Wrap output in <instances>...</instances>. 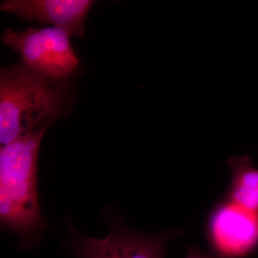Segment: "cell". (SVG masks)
Returning a JSON list of instances; mask_svg holds the SVG:
<instances>
[{"label": "cell", "instance_id": "8992f818", "mask_svg": "<svg viewBox=\"0 0 258 258\" xmlns=\"http://www.w3.org/2000/svg\"><path fill=\"white\" fill-rule=\"evenodd\" d=\"M93 3L91 0H10L1 3V10L26 20L54 24L71 35L83 37L85 20Z\"/></svg>", "mask_w": 258, "mask_h": 258}, {"label": "cell", "instance_id": "6da1fadb", "mask_svg": "<svg viewBox=\"0 0 258 258\" xmlns=\"http://www.w3.org/2000/svg\"><path fill=\"white\" fill-rule=\"evenodd\" d=\"M48 126L30 132L0 150V218L25 247L45 229L37 191L39 149Z\"/></svg>", "mask_w": 258, "mask_h": 258}, {"label": "cell", "instance_id": "ba28073f", "mask_svg": "<svg viewBox=\"0 0 258 258\" xmlns=\"http://www.w3.org/2000/svg\"><path fill=\"white\" fill-rule=\"evenodd\" d=\"M185 258H222L215 254H210L199 250L198 249L189 248L188 249Z\"/></svg>", "mask_w": 258, "mask_h": 258}, {"label": "cell", "instance_id": "277c9868", "mask_svg": "<svg viewBox=\"0 0 258 258\" xmlns=\"http://www.w3.org/2000/svg\"><path fill=\"white\" fill-rule=\"evenodd\" d=\"M208 234L214 254L222 258L241 257L258 242V212L226 200L212 212Z\"/></svg>", "mask_w": 258, "mask_h": 258}, {"label": "cell", "instance_id": "52a82bcc", "mask_svg": "<svg viewBox=\"0 0 258 258\" xmlns=\"http://www.w3.org/2000/svg\"><path fill=\"white\" fill-rule=\"evenodd\" d=\"M228 165L232 180L227 200L247 210L258 212V169L247 156L230 157Z\"/></svg>", "mask_w": 258, "mask_h": 258}, {"label": "cell", "instance_id": "5b68a950", "mask_svg": "<svg viewBox=\"0 0 258 258\" xmlns=\"http://www.w3.org/2000/svg\"><path fill=\"white\" fill-rule=\"evenodd\" d=\"M169 237L136 233L117 224L104 238L77 235L76 258H164Z\"/></svg>", "mask_w": 258, "mask_h": 258}, {"label": "cell", "instance_id": "3957f363", "mask_svg": "<svg viewBox=\"0 0 258 258\" xmlns=\"http://www.w3.org/2000/svg\"><path fill=\"white\" fill-rule=\"evenodd\" d=\"M70 36L66 30L55 26L29 28L20 32L8 29L3 33V42L18 52L30 69L59 82L79 63Z\"/></svg>", "mask_w": 258, "mask_h": 258}, {"label": "cell", "instance_id": "7a4b0ae2", "mask_svg": "<svg viewBox=\"0 0 258 258\" xmlns=\"http://www.w3.org/2000/svg\"><path fill=\"white\" fill-rule=\"evenodd\" d=\"M25 63L2 69L0 75V143L8 145L59 116L64 89Z\"/></svg>", "mask_w": 258, "mask_h": 258}]
</instances>
